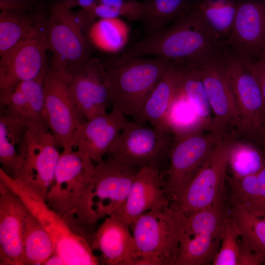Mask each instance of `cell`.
Segmentation results:
<instances>
[{
  "label": "cell",
  "instance_id": "cell-21",
  "mask_svg": "<svg viewBox=\"0 0 265 265\" xmlns=\"http://www.w3.org/2000/svg\"><path fill=\"white\" fill-rule=\"evenodd\" d=\"M127 121L121 110L113 108L110 112L86 120L74 134L73 147L99 163L108 154Z\"/></svg>",
  "mask_w": 265,
  "mask_h": 265
},
{
  "label": "cell",
  "instance_id": "cell-40",
  "mask_svg": "<svg viewBox=\"0 0 265 265\" xmlns=\"http://www.w3.org/2000/svg\"><path fill=\"white\" fill-rule=\"evenodd\" d=\"M260 132L262 133V134L264 135V144H265V127L263 128ZM259 132V133H260Z\"/></svg>",
  "mask_w": 265,
  "mask_h": 265
},
{
  "label": "cell",
  "instance_id": "cell-33",
  "mask_svg": "<svg viewBox=\"0 0 265 265\" xmlns=\"http://www.w3.org/2000/svg\"><path fill=\"white\" fill-rule=\"evenodd\" d=\"M265 163V157L254 145L235 141L229 165L233 178H241L259 172Z\"/></svg>",
  "mask_w": 265,
  "mask_h": 265
},
{
  "label": "cell",
  "instance_id": "cell-24",
  "mask_svg": "<svg viewBox=\"0 0 265 265\" xmlns=\"http://www.w3.org/2000/svg\"><path fill=\"white\" fill-rule=\"evenodd\" d=\"M222 233L203 222L185 220L175 265L212 264L219 249Z\"/></svg>",
  "mask_w": 265,
  "mask_h": 265
},
{
  "label": "cell",
  "instance_id": "cell-17",
  "mask_svg": "<svg viewBox=\"0 0 265 265\" xmlns=\"http://www.w3.org/2000/svg\"><path fill=\"white\" fill-rule=\"evenodd\" d=\"M38 0H0V55L45 31L48 16Z\"/></svg>",
  "mask_w": 265,
  "mask_h": 265
},
{
  "label": "cell",
  "instance_id": "cell-36",
  "mask_svg": "<svg viewBox=\"0 0 265 265\" xmlns=\"http://www.w3.org/2000/svg\"><path fill=\"white\" fill-rule=\"evenodd\" d=\"M252 68L260 88L263 102L261 130L265 127V53L253 60Z\"/></svg>",
  "mask_w": 265,
  "mask_h": 265
},
{
  "label": "cell",
  "instance_id": "cell-4",
  "mask_svg": "<svg viewBox=\"0 0 265 265\" xmlns=\"http://www.w3.org/2000/svg\"><path fill=\"white\" fill-rule=\"evenodd\" d=\"M185 218L170 203L136 219L130 225L139 253L134 265H175Z\"/></svg>",
  "mask_w": 265,
  "mask_h": 265
},
{
  "label": "cell",
  "instance_id": "cell-16",
  "mask_svg": "<svg viewBox=\"0 0 265 265\" xmlns=\"http://www.w3.org/2000/svg\"><path fill=\"white\" fill-rule=\"evenodd\" d=\"M45 31L24 40L0 55V90L34 79L48 67Z\"/></svg>",
  "mask_w": 265,
  "mask_h": 265
},
{
  "label": "cell",
  "instance_id": "cell-22",
  "mask_svg": "<svg viewBox=\"0 0 265 265\" xmlns=\"http://www.w3.org/2000/svg\"><path fill=\"white\" fill-rule=\"evenodd\" d=\"M170 203L159 169L144 166L137 171L118 216L130 226L138 217Z\"/></svg>",
  "mask_w": 265,
  "mask_h": 265
},
{
  "label": "cell",
  "instance_id": "cell-23",
  "mask_svg": "<svg viewBox=\"0 0 265 265\" xmlns=\"http://www.w3.org/2000/svg\"><path fill=\"white\" fill-rule=\"evenodd\" d=\"M185 66L171 62L144 102L139 115L134 121L161 131L171 132L168 124V114L178 92L181 79Z\"/></svg>",
  "mask_w": 265,
  "mask_h": 265
},
{
  "label": "cell",
  "instance_id": "cell-13",
  "mask_svg": "<svg viewBox=\"0 0 265 265\" xmlns=\"http://www.w3.org/2000/svg\"><path fill=\"white\" fill-rule=\"evenodd\" d=\"M43 117L58 147L74 148V134L85 119L72 98L66 76L49 67L44 82Z\"/></svg>",
  "mask_w": 265,
  "mask_h": 265
},
{
  "label": "cell",
  "instance_id": "cell-38",
  "mask_svg": "<svg viewBox=\"0 0 265 265\" xmlns=\"http://www.w3.org/2000/svg\"><path fill=\"white\" fill-rule=\"evenodd\" d=\"M97 0H59L57 2L65 7L72 9L75 7H80L85 9L93 5Z\"/></svg>",
  "mask_w": 265,
  "mask_h": 265
},
{
  "label": "cell",
  "instance_id": "cell-27",
  "mask_svg": "<svg viewBox=\"0 0 265 265\" xmlns=\"http://www.w3.org/2000/svg\"><path fill=\"white\" fill-rule=\"evenodd\" d=\"M197 0H143L142 22L146 36L158 33L190 11Z\"/></svg>",
  "mask_w": 265,
  "mask_h": 265
},
{
  "label": "cell",
  "instance_id": "cell-29",
  "mask_svg": "<svg viewBox=\"0 0 265 265\" xmlns=\"http://www.w3.org/2000/svg\"><path fill=\"white\" fill-rule=\"evenodd\" d=\"M91 45L111 53L122 52L130 37V28L122 18H105L95 21L87 31Z\"/></svg>",
  "mask_w": 265,
  "mask_h": 265
},
{
  "label": "cell",
  "instance_id": "cell-30",
  "mask_svg": "<svg viewBox=\"0 0 265 265\" xmlns=\"http://www.w3.org/2000/svg\"><path fill=\"white\" fill-rule=\"evenodd\" d=\"M23 242L25 265H44L55 253L51 238L27 209Z\"/></svg>",
  "mask_w": 265,
  "mask_h": 265
},
{
  "label": "cell",
  "instance_id": "cell-8",
  "mask_svg": "<svg viewBox=\"0 0 265 265\" xmlns=\"http://www.w3.org/2000/svg\"><path fill=\"white\" fill-rule=\"evenodd\" d=\"M235 141L224 136L179 197L170 202L186 217L223 198L230 154Z\"/></svg>",
  "mask_w": 265,
  "mask_h": 265
},
{
  "label": "cell",
  "instance_id": "cell-7",
  "mask_svg": "<svg viewBox=\"0 0 265 265\" xmlns=\"http://www.w3.org/2000/svg\"><path fill=\"white\" fill-rule=\"evenodd\" d=\"M86 33L75 12L56 2L45 24L48 50L52 54L50 67L67 75L87 62L91 57Z\"/></svg>",
  "mask_w": 265,
  "mask_h": 265
},
{
  "label": "cell",
  "instance_id": "cell-15",
  "mask_svg": "<svg viewBox=\"0 0 265 265\" xmlns=\"http://www.w3.org/2000/svg\"><path fill=\"white\" fill-rule=\"evenodd\" d=\"M221 53L210 57L199 70L213 114L212 131L224 135L229 128L240 130V120Z\"/></svg>",
  "mask_w": 265,
  "mask_h": 265
},
{
  "label": "cell",
  "instance_id": "cell-3",
  "mask_svg": "<svg viewBox=\"0 0 265 265\" xmlns=\"http://www.w3.org/2000/svg\"><path fill=\"white\" fill-rule=\"evenodd\" d=\"M110 89V104L125 116L137 118L146 99L171 62L158 57L104 61Z\"/></svg>",
  "mask_w": 265,
  "mask_h": 265
},
{
  "label": "cell",
  "instance_id": "cell-12",
  "mask_svg": "<svg viewBox=\"0 0 265 265\" xmlns=\"http://www.w3.org/2000/svg\"><path fill=\"white\" fill-rule=\"evenodd\" d=\"M221 56L234 93L242 132L255 135L261 127L263 102L252 68L253 59L233 50H222Z\"/></svg>",
  "mask_w": 265,
  "mask_h": 265
},
{
  "label": "cell",
  "instance_id": "cell-26",
  "mask_svg": "<svg viewBox=\"0 0 265 265\" xmlns=\"http://www.w3.org/2000/svg\"><path fill=\"white\" fill-rule=\"evenodd\" d=\"M24 122L19 118L0 113V168L14 179L21 166L18 148L26 132Z\"/></svg>",
  "mask_w": 265,
  "mask_h": 265
},
{
  "label": "cell",
  "instance_id": "cell-31",
  "mask_svg": "<svg viewBox=\"0 0 265 265\" xmlns=\"http://www.w3.org/2000/svg\"><path fill=\"white\" fill-rule=\"evenodd\" d=\"M179 92L189 102L207 130L212 132V112L199 69L185 67Z\"/></svg>",
  "mask_w": 265,
  "mask_h": 265
},
{
  "label": "cell",
  "instance_id": "cell-19",
  "mask_svg": "<svg viewBox=\"0 0 265 265\" xmlns=\"http://www.w3.org/2000/svg\"><path fill=\"white\" fill-rule=\"evenodd\" d=\"M130 226L116 215L106 217L93 233L90 246L99 265H134L138 250Z\"/></svg>",
  "mask_w": 265,
  "mask_h": 265
},
{
  "label": "cell",
  "instance_id": "cell-37",
  "mask_svg": "<svg viewBox=\"0 0 265 265\" xmlns=\"http://www.w3.org/2000/svg\"><path fill=\"white\" fill-rule=\"evenodd\" d=\"M265 260L255 252L239 237V254L238 265H259Z\"/></svg>",
  "mask_w": 265,
  "mask_h": 265
},
{
  "label": "cell",
  "instance_id": "cell-20",
  "mask_svg": "<svg viewBox=\"0 0 265 265\" xmlns=\"http://www.w3.org/2000/svg\"><path fill=\"white\" fill-rule=\"evenodd\" d=\"M223 45L253 60L265 53V2H238L232 31Z\"/></svg>",
  "mask_w": 265,
  "mask_h": 265
},
{
  "label": "cell",
  "instance_id": "cell-2",
  "mask_svg": "<svg viewBox=\"0 0 265 265\" xmlns=\"http://www.w3.org/2000/svg\"><path fill=\"white\" fill-rule=\"evenodd\" d=\"M140 168L109 157L96 163L78 204L65 220L77 233L89 237L101 219L116 215L121 210Z\"/></svg>",
  "mask_w": 265,
  "mask_h": 265
},
{
  "label": "cell",
  "instance_id": "cell-11",
  "mask_svg": "<svg viewBox=\"0 0 265 265\" xmlns=\"http://www.w3.org/2000/svg\"><path fill=\"white\" fill-rule=\"evenodd\" d=\"M95 167L91 158L80 150L63 149L46 197L48 205L63 218L68 216L78 204Z\"/></svg>",
  "mask_w": 265,
  "mask_h": 265
},
{
  "label": "cell",
  "instance_id": "cell-1",
  "mask_svg": "<svg viewBox=\"0 0 265 265\" xmlns=\"http://www.w3.org/2000/svg\"><path fill=\"white\" fill-rule=\"evenodd\" d=\"M204 26L193 7L173 24L126 47L114 57L123 61L139 57H158L186 67L199 69L223 46Z\"/></svg>",
  "mask_w": 265,
  "mask_h": 265
},
{
  "label": "cell",
  "instance_id": "cell-25",
  "mask_svg": "<svg viewBox=\"0 0 265 265\" xmlns=\"http://www.w3.org/2000/svg\"><path fill=\"white\" fill-rule=\"evenodd\" d=\"M237 5L234 0H200L193 8L211 33L223 42L232 31Z\"/></svg>",
  "mask_w": 265,
  "mask_h": 265
},
{
  "label": "cell",
  "instance_id": "cell-35",
  "mask_svg": "<svg viewBox=\"0 0 265 265\" xmlns=\"http://www.w3.org/2000/svg\"><path fill=\"white\" fill-rule=\"evenodd\" d=\"M239 237V233L236 223L231 215H228L220 246L212 265H238Z\"/></svg>",
  "mask_w": 265,
  "mask_h": 265
},
{
  "label": "cell",
  "instance_id": "cell-34",
  "mask_svg": "<svg viewBox=\"0 0 265 265\" xmlns=\"http://www.w3.org/2000/svg\"><path fill=\"white\" fill-rule=\"evenodd\" d=\"M91 10L96 20L123 17L142 21L144 13L142 2L136 0H97Z\"/></svg>",
  "mask_w": 265,
  "mask_h": 265
},
{
  "label": "cell",
  "instance_id": "cell-10",
  "mask_svg": "<svg viewBox=\"0 0 265 265\" xmlns=\"http://www.w3.org/2000/svg\"><path fill=\"white\" fill-rule=\"evenodd\" d=\"M171 132L127 120L107 155L127 165L154 166L159 169L174 139Z\"/></svg>",
  "mask_w": 265,
  "mask_h": 265
},
{
  "label": "cell",
  "instance_id": "cell-18",
  "mask_svg": "<svg viewBox=\"0 0 265 265\" xmlns=\"http://www.w3.org/2000/svg\"><path fill=\"white\" fill-rule=\"evenodd\" d=\"M26 210L21 198L0 180V265H25L23 239Z\"/></svg>",
  "mask_w": 265,
  "mask_h": 265
},
{
  "label": "cell",
  "instance_id": "cell-41",
  "mask_svg": "<svg viewBox=\"0 0 265 265\" xmlns=\"http://www.w3.org/2000/svg\"></svg>",
  "mask_w": 265,
  "mask_h": 265
},
{
  "label": "cell",
  "instance_id": "cell-32",
  "mask_svg": "<svg viewBox=\"0 0 265 265\" xmlns=\"http://www.w3.org/2000/svg\"><path fill=\"white\" fill-rule=\"evenodd\" d=\"M230 215L236 223L240 237L265 260V216H257L234 205Z\"/></svg>",
  "mask_w": 265,
  "mask_h": 265
},
{
  "label": "cell",
  "instance_id": "cell-28",
  "mask_svg": "<svg viewBox=\"0 0 265 265\" xmlns=\"http://www.w3.org/2000/svg\"><path fill=\"white\" fill-rule=\"evenodd\" d=\"M234 205L257 216H265V163L257 173L229 177Z\"/></svg>",
  "mask_w": 265,
  "mask_h": 265
},
{
  "label": "cell",
  "instance_id": "cell-39",
  "mask_svg": "<svg viewBox=\"0 0 265 265\" xmlns=\"http://www.w3.org/2000/svg\"><path fill=\"white\" fill-rule=\"evenodd\" d=\"M46 265H64L61 258L56 254H53L46 262Z\"/></svg>",
  "mask_w": 265,
  "mask_h": 265
},
{
  "label": "cell",
  "instance_id": "cell-5",
  "mask_svg": "<svg viewBox=\"0 0 265 265\" xmlns=\"http://www.w3.org/2000/svg\"><path fill=\"white\" fill-rule=\"evenodd\" d=\"M0 180L17 194L48 233L55 246L54 254L61 258L64 265H99L89 240L77 233L61 215L48 205L44 199L16 181L1 168Z\"/></svg>",
  "mask_w": 265,
  "mask_h": 265
},
{
  "label": "cell",
  "instance_id": "cell-9",
  "mask_svg": "<svg viewBox=\"0 0 265 265\" xmlns=\"http://www.w3.org/2000/svg\"><path fill=\"white\" fill-rule=\"evenodd\" d=\"M174 136L167 158L164 186L170 202L175 201L224 135L208 131Z\"/></svg>",
  "mask_w": 265,
  "mask_h": 265
},
{
  "label": "cell",
  "instance_id": "cell-14",
  "mask_svg": "<svg viewBox=\"0 0 265 265\" xmlns=\"http://www.w3.org/2000/svg\"><path fill=\"white\" fill-rule=\"evenodd\" d=\"M77 109L85 119L104 114L110 104V89L104 61L91 58L77 70L66 75Z\"/></svg>",
  "mask_w": 265,
  "mask_h": 265
},
{
  "label": "cell",
  "instance_id": "cell-6",
  "mask_svg": "<svg viewBox=\"0 0 265 265\" xmlns=\"http://www.w3.org/2000/svg\"><path fill=\"white\" fill-rule=\"evenodd\" d=\"M23 121L26 131L18 148L21 166L14 179L45 200L60 155L58 146L44 119Z\"/></svg>",
  "mask_w": 265,
  "mask_h": 265
}]
</instances>
